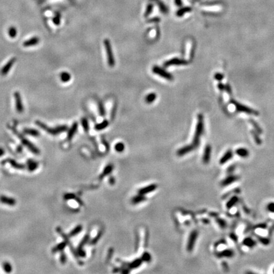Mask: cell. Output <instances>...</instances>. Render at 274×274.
I'll list each match as a JSON object with an SVG mask.
<instances>
[{
    "instance_id": "cell-13",
    "label": "cell",
    "mask_w": 274,
    "mask_h": 274,
    "mask_svg": "<svg viewBox=\"0 0 274 274\" xmlns=\"http://www.w3.org/2000/svg\"><path fill=\"white\" fill-rule=\"evenodd\" d=\"M39 39L37 37H33L32 38L29 39L28 40L26 41L25 42H24L23 43V46L24 47H30V46H33L34 45H36L39 43Z\"/></svg>"
},
{
    "instance_id": "cell-37",
    "label": "cell",
    "mask_w": 274,
    "mask_h": 274,
    "mask_svg": "<svg viewBox=\"0 0 274 274\" xmlns=\"http://www.w3.org/2000/svg\"><path fill=\"white\" fill-rule=\"evenodd\" d=\"M244 244L246 246H249V247H251V246H253V245H255V242L253 241V240H252L251 238H247L246 239H245V241H244Z\"/></svg>"
},
{
    "instance_id": "cell-14",
    "label": "cell",
    "mask_w": 274,
    "mask_h": 274,
    "mask_svg": "<svg viewBox=\"0 0 274 274\" xmlns=\"http://www.w3.org/2000/svg\"><path fill=\"white\" fill-rule=\"evenodd\" d=\"M77 127H78L77 123L74 122V124L73 125V126H71V128H70V129L68 130V132L67 133V139L68 140H72V138H73L74 135H75V133H76V132L77 131Z\"/></svg>"
},
{
    "instance_id": "cell-11",
    "label": "cell",
    "mask_w": 274,
    "mask_h": 274,
    "mask_svg": "<svg viewBox=\"0 0 274 274\" xmlns=\"http://www.w3.org/2000/svg\"><path fill=\"white\" fill-rule=\"evenodd\" d=\"M233 103H234V104H235L236 108H237V110L239 111L243 112H246V113H248V114H257V112H255V111L252 110L251 109L248 108L247 107H246V106L242 105L240 104H239V103H237V102H234Z\"/></svg>"
},
{
    "instance_id": "cell-26",
    "label": "cell",
    "mask_w": 274,
    "mask_h": 274,
    "mask_svg": "<svg viewBox=\"0 0 274 274\" xmlns=\"http://www.w3.org/2000/svg\"><path fill=\"white\" fill-rule=\"evenodd\" d=\"M82 229H83V227H82L81 225H77V227H75L73 230L69 233V237H74V236H76L80 232H81Z\"/></svg>"
},
{
    "instance_id": "cell-43",
    "label": "cell",
    "mask_w": 274,
    "mask_h": 274,
    "mask_svg": "<svg viewBox=\"0 0 274 274\" xmlns=\"http://www.w3.org/2000/svg\"><path fill=\"white\" fill-rule=\"evenodd\" d=\"M53 22H54L55 24L56 25H59V24L60 22V15H57V16L53 19Z\"/></svg>"
},
{
    "instance_id": "cell-25",
    "label": "cell",
    "mask_w": 274,
    "mask_h": 274,
    "mask_svg": "<svg viewBox=\"0 0 274 274\" xmlns=\"http://www.w3.org/2000/svg\"><path fill=\"white\" fill-rule=\"evenodd\" d=\"M232 155H233V154H232V152L231 151V150H228V151H227V152L225 153V155L223 156V157L221 159L220 163L221 164H224L227 161H228V160H230L232 158Z\"/></svg>"
},
{
    "instance_id": "cell-21",
    "label": "cell",
    "mask_w": 274,
    "mask_h": 274,
    "mask_svg": "<svg viewBox=\"0 0 274 274\" xmlns=\"http://www.w3.org/2000/svg\"><path fill=\"white\" fill-rule=\"evenodd\" d=\"M60 80L62 81L63 83H67L71 79V76L67 72H63V73L60 74Z\"/></svg>"
},
{
    "instance_id": "cell-22",
    "label": "cell",
    "mask_w": 274,
    "mask_h": 274,
    "mask_svg": "<svg viewBox=\"0 0 274 274\" xmlns=\"http://www.w3.org/2000/svg\"><path fill=\"white\" fill-rule=\"evenodd\" d=\"M112 170H113V166L111 165V164H109V165L106 166L105 167V169L104 170V171H103V173L100 175V179H102L104 176L108 175V174H109L112 172Z\"/></svg>"
},
{
    "instance_id": "cell-38",
    "label": "cell",
    "mask_w": 274,
    "mask_h": 274,
    "mask_svg": "<svg viewBox=\"0 0 274 274\" xmlns=\"http://www.w3.org/2000/svg\"><path fill=\"white\" fill-rule=\"evenodd\" d=\"M75 198H76V196L74 194H66L64 196V199L66 200L74 199Z\"/></svg>"
},
{
    "instance_id": "cell-46",
    "label": "cell",
    "mask_w": 274,
    "mask_h": 274,
    "mask_svg": "<svg viewBox=\"0 0 274 274\" xmlns=\"http://www.w3.org/2000/svg\"><path fill=\"white\" fill-rule=\"evenodd\" d=\"M268 209L269 211H272V212H274V204L273 203L270 204L268 206Z\"/></svg>"
},
{
    "instance_id": "cell-49",
    "label": "cell",
    "mask_w": 274,
    "mask_h": 274,
    "mask_svg": "<svg viewBox=\"0 0 274 274\" xmlns=\"http://www.w3.org/2000/svg\"><path fill=\"white\" fill-rule=\"evenodd\" d=\"M273 272H274V270H273Z\"/></svg>"
},
{
    "instance_id": "cell-35",
    "label": "cell",
    "mask_w": 274,
    "mask_h": 274,
    "mask_svg": "<svg viewBox=\"0 0 274 274\" xmlns=\"http://www.w3.org/2000/svg\"><path fill=\"white\" fill-rule=\"evenodd\" d=\"M142 259L144 262H150L151 259V256L149 253H144L142 256Z\"/></svg>"
},
{
    "instance_id": "cell-33",
    "label": "cell",
    "mask_w": 274,
    "mask_h": 274,
    "mask_svg": "<svg viewBox=\"0 0 274 274\" xmlns=\"http://www.w3.org/2000/svg\"><path fill=\"white\" fill-rule=\"evenodd\" d=\"M115 150L118 152H121L125 150V145L122 143H118L115 145Z\"/></svg>"
},
{
    "instance_id": "cell-6",
    "label": "cell",
    "mask_w": 274,
    "mask_h": 274,
    "mask_svg": "<svg viewBox=\"0 0 274 274\" xmlns=\"http://www.w3.org/2000/svg\"><path fill=\"white\" fill-rule=\"evenodd\" d=\"M197 235H198V233L196 230H194L191 232L189 239H188V244H187V251H191L193 249L194 245H195V242H196V241Z\"/></svg>"
},
{
    "instance_id": "cell-4",
    "label": "cell",
    "mask_w": 274,
    "mask_h": 274,
    "mask_svg": "<svg viewBox=\"0 0 274 274\" xmlns=\"http://www.w3.org/2000/svg\"><path fill=\"white\" fill-rule=\"evenodd\" d=\"M104 46L106 51V53H107V60L109 66L113 67L115 64V60L114 58V55H113L112 49L111 45V43L109 42L108 39L104 40Z\"/></svg>"
},
{
    "instance_id": "cell-24",
    "label": "cell",
    "mask_w": 274,
    "mask_h": 274,
    "mask_svg": "<svg viewBox=\"0 0 274 274\" xmlns=\"http://www.w3.org/2000/svg\"><path fill=\"white\" fill-rule=\"evenodd\" d=\"M142 258H138L134 260L133 262H131L130 264L129 265V268L130 269H134L136 268H138V266L141 265L142 263Z\"/></svg>"
},
{
    "instance_id": "cell-2",
    "label": "cell",
    "mask_w": 274,
    "mask_h": 274,
    "mask_svg": "<svg viewBox=\"0 0 274 274\" xmlns=\"http://www.w3.org/2000/svg\"><path fill=\"white\" fill-rule=\"evenodd\" d=\"M36 125L37 126H39L41 128L43 129V130H44V131H46L47 133H50V134L53 135L60 134V133H63L64 131H66V130L67 129V126H66V125L59 126H57V127H55V128H50L48 127V126H47L45 124H44L43 122H41V121H37L36 122Z\"/></svg>"
},
{
    "instance_id": "cell-3",
    "label": "cell",
    "mask_w": 274,
    "mask_h": 274,
    "mask_svg": "<svg viewBox=\"0 0 274 274\" xmlns=\"http://www.w3.org/2000/svg\"><path fill=\"white\" fill-rule=\"evenodd\" d=\"M11 129H12V131H13V133H15V134L17 135V136L19 137V138L21 140V142H22V144L26 146L27 149H28L29 150H30V151H31L33 154H39V149L37 148V147L34 145V144H33V143L30 142L29 140H28L27 139H26V138H24V137L21 134H20V133L17 131L16 129H15L14 128H11Z\"/></svg>"
},
{
    "instance_id": "cell-17",
    "label": "cell",
    "mask_w": 274,
    "mask_h": 274,
    "mask_svg": "<svg viewBox=\"0 0 274 274\" xmlns=\"http://www.w3.org/2000/svg\"><path fill=\"white\" fill-rule=\"evenodd\" d=\"M38 166H39L38 163L35 161L30 159L27 161V168H28L29 171H35L37 168Z\"/></svg>"
},
{
    "instance_id": "cell-23",
    "label": "cell",
    "mask_w": 274,
    "mask_h": 274,
    "mask_svg": "<svg viewBox=\"0 0 274 274\" xmlns=\"http://www.w3.org/2000/svg\"><path fill=\"white\" fill-rule=\"evenodd\" d=\"M145 199H146V198L144 196V195H142L139 194V195H138V196H136L132 199L131 202L133 203V204H138L140 203H141V202L144 201Z\"/></svg>"
},
{
    "instance_id": "cell-30",
    "label": "cell",
    "mask_w": 274,
    "mask_h": 274,
    "mask_svg": "<svg viewBox=\"0 0 274 274\" xmlns=\"http://www.w3.org/2000/svg\"><path fill=\"white\" fill-rule=\"evenodd\" d=\"M236 153H237V155L244 157H247L249 155L248 151L245 149H239L236 150Z\"/></svg>"
},
{
    "instance_id": "cell-12",
    "label": "cell",
    "mask_w": 274,
    "mask_h": 274,
    "mask_svg": "<svg viewBox=\"0 0 274 274\" xmlns=\"http://www.w3.org/2000/svg\"><path fill=\"white\" fill-rule=\"evenodd\" d=\"M157 188V185L155 184H152L150 185L149 186H147L144 188H142L141 189H140L138 190V194H142V195H145L147 194H149L151 192H153Z\"/></svg>"
},
{
    "instance_id": "cell-19",
    "label": "cell",
    "mask_w": 274,
    "mask_h": 274,
    "mask_svg": "<svg viewBox=\"0 0 274 274\" xmlns=\"http://www.w3.org/2000/svg\"><path fill=\"white\" fill-rule=\"evenodd\" d=\"M24 132L27 135H29L30 136H39L40 135L39 132L36 129H30V128H26L24 129Z\"/></svg>"
},
{
    "instance_id": "cell-31",
    "label": "cell",
    "mask_w": 274,
    "mask_h": 274,
    "mask_svg": "<svg viewBox=\"0 0 274 274\" xmlns=\"http://www.w3.org/2000/svg\"><path fill=\"white\" fill-rule=\"evenodd\" d=\"M17 34V29L14 27H10L8 29V35L9 36L11 37V38H14V37H16Z\"/></svg>"
},
{
    "instance_id": "cell-47",
    "label": "cell",
    "mask_w": 274,
    "mask_h": 274,
    "mask_svg": "<svg viewBox=\"0 0 274 274\" xmlns=\"http://www.w3.org/2000/svg\"><path fill=\"white\" fill-rule=\"evenodd\" d=\"M215 78L217 79V80L220 81L221 80H222V79H223V76L220 74H217L215 75Z\"/></svg>"
},
{
    "instance_id": "cell-7",
    "label": "cell",
    "mask_w": 274,
    "mask_h": 274,
    "mask_svg": "<svg viewBox=\"0 0 274 274\" xmlns=\"http://www.w3.org/2000/svg\"><path fill=\"white\" fill-rule=\"evenodd\" d=\"M187 64L188 62L186 60L178 59V58H173V59L166 61L164 63V66L169 67L171 66H180V65H186Z\"/></svg>"
},
{
    "instance_id": "cell-1",
    "label": "cell",
    "mask_w": 274,
    "mask_h": 274,
    "mask_svg": "<svg viewBox=\"0 0 274 274\" xmlns=\"http://www.w3.org/2000/svg\"><path fill=\"white\" fill-rule=\"evenodd\" d=\"M204 130V122H203V117L202 115H199L198 116V122L196 126V132H195L194 138L193 140L192 145L194 148L199 145V139L201 135L203 134Z\"/></svg>"
},
{
    "instance_id": "cell-5",
    "label": "cell",
    "mask_w": 274,
    "mask_h": 274,
    "mask_svg": "<svg viewBox=\"0 0 274 274\" xmlns=\"http://www.w3.org/2000/svg\"><path fill=\"white\" fill-rule=\"evenodd\" d=\"M152 72L154 74L159 75L161 77L166 79L167 80H172L173 79V76L170 73H167L165 70H164L163 68L158 66H154L152 68Z\"/></svg>"
},
{
    "instance_id": "cell-20",
    "label": "cell",
    "mask_w": 274,
    "mask_h": 274,
    "mask_svg": "<svg viewBox=\"0 0 274 274\" xmlns=\"http://www.w3.org/2000/svg\"><path fill=\"white\" fill-rule=\"evenodd\" d=\"M66 246H67V242H66L64 241L62 242H60V243H59V244H57L56 246H55V247L53 249V250H52V251L53 253H57V252H59V251H63L64 249L66 247Z\"/></svg>"
},
{
    "instance_id": "cell-42",
    "label": "cell",
    "mask_w": 274,
    "mask_h": 274,
    "mask_svg": "<svg viewBox=\"0 0 274 274\" xmlns=\"http://www.w3.org/2000/svg\"><path fill=\"white\" fill-rule=\"evenodd\" d=\"M189 11H190L189 8H184V9H182V10H180V11L177 13V15L179 16H181V15H183V14L184 13L189 12Z\"/></svg>"
},
{
    "instance_id": "cell-41",
    "label": "cell",
    "mask_w": 274,
    "mask_h": 274,
    "mask_svg": "<svg viewBox=\"0 0 274 274\" xmlns=\"http://www.w3.org/2000/svg\"><path fill=\"white\" fill-rule=\"evenodd\" d=\"M99 112H100V114L102 116H104L105 115V109L104 108V106L102 104H99Z\"/></svg>"
},
{
    "instance_id": "cell-44",
    "label": "cell",
    "mask_w": 274,
    "mask_h": 274,
    "mask_svg": "<svg viewBox=\"0 0 274 274\" xmlns=\"http://www.w3.org/2000/svg\"><path fill=\"white\" fill-rule=\"evenodd\" d=\"M232 255V252L231 251H225L224 252H223V254H222V256H228V257H230Z\"/></svg>"
},
{
    "instance_id": "cell-48",
    "label": "cell",
    "mask_w": 274,
    "mask_h": 274,
    "mask_svg": "<svg viewBox=\"0 0 274 274\" xmlns=\"http://www.w3.org/2000/svg\"><path fill=\"white\" fill-rule=\"evenodd\" d=\"M5 154V150L2 148H0V157H1Z\"/></svg>"
},
{
    "instance_id": "cell-29",
    "label": "cell",
    "mask_w": 274,
    "mask_h": 274,
    "mask_svg": "<svg viewBox=\"0 0 274 274\" xmlns=\"http://www.w3.org/2000/svg\"><path fill=\"white\" fill-rule=\"evenodd\" d=\"M3 268L6 273H10L12 271V266L8 262H4L3 264Z\"/></svg>"
},
{
    "instance_id": "cell-18",
    "label": "cell",
    "mask_w": 274,
    "mask_h": 274,
    "mask_svg": "<svg viewBox=\"0 0 274 274\" xmlns=\"http://www.w3.org/2000/svg\"><path fill=\"white\" fill-rule=\"evenodd\" d=\"M211 156V147L210 145L206 147L204 150V154L203 156V161L204 163H208L210 161Z\"/></svg>"
},
{
    "instance_id": "cell-45",
    "label": "cell",
    "mask_w": 274,
    "mask_h": 274,
    "mask_svg": "<svg viewBox=\"0 0 274 274\" xmlns=\"http://www.w3.org/2000/svg\"><path fill=\"white\" fill-rule=\"evenodd\" d=\"M77 253H78V255H80V256H81V257H84L86 255L85 252L82 249H78Z\"/></svg>"
},
{
    "instance_id": "cell-39",
    "label": "cell",
    "mask_w": 274,
    "mask_h": 274,
    "mask_svg": "<svg viewBox=\"0 0 274 274\" xmlns=\"http://www.w3.org/2000/svg\"><path fill=\"white\" fill-rule=\"evenodd\" d=\"M60 262L62 263V264H64L67 261V256L66 255L64 254V253H62L60 255Z\"/></svg>"
},
{
    "instance_id": "cell-9",
    "label": "cell",
    "mask_w": 274,
    "mask_h": 274,
    "mask_svg": "<svg viewBox=\"0 0 274 274\" xmlns=\"http://www.w3.org/2000/svg\"><path fill=\"white\" fill-rule=\"evenodd\" d=\"M16 60V58H12V59H10L8 62L5 65L4 67L2 68V69L1 70V74L3 75V76L9 73L10 70L12 68L13 64L15 63Z\"/></svg>"
},
{
    "instance_id": "cell-34",
    "label": "cell",
    "mask_w": 274,
    "mask_h": 274,
    "mask_svg": "<svg viewBox=\"0 0 274 274\" xmlns=\"http://www.w3.org/2000/svg\"><path fill=\"white\" fill-rule=\"evenodd\" d=\"M81 124L83 126V128L85 131H88L89 129V125L87 119L86 118H83L81 119Z\"/></svg>"
},
{
    "instance_id": "cell-15",
    "label": "cell",
    "mask_w": 274,
    "mask_h": 274,
    "mask_svg": "<svg viewBox=\"0 0 274 274\" xmlns=\"http://www.w3.org/2000/svg\"><path fill=\"white\" fill-rule=\"evenodd\" d=\"M3 162H7L10 165H11L13 168H15V169H17V170H23V169H24V166L23 165V164H19L17 163V161H15V160H13V159H7V160H6V161H4Z\"/></svg>"
},
{
    "instance_id": "cell-16",
    "label": "cell",
    "mask_w": 274,
    "mask_h": 274,
    "mask_svg": "<svg viewBox=\"0 0 274 274\" xmlns=\"http://www.w3.org/2000/svg\"><path fill=\"white\" fill-rule=\"evenodd\" d=\"M194 149V147L192 145H188V146H185L184 147H182V148L179 149L178 150L177 154L179 156H183L185 154H186L190 152L191 150H192Z\"/></svg>"
},
{
    "instance_id": "cell-36",
    "label": "cell",
    "mask_w": 274,
    "mask_h": 274,
    "mask_svg": "<svg viewBox=\"0 0 274 274\" xmlns=\"http://www.w3.org/2000/svg\"><path fill=\"white\" fill-rule=\"evenodd\" d=\"M89 238H90V237H89V235H86L85 237L83 238V239L82 240V241L81 242L80 246H79L78 249H82V248H83V246H84L86 244V242L88 241Z\"/></svg>"
},
{
    "instance_id": "cell-27",
    "label": "cell",
    "mask_w": 274,
    "mask_h": 274,
    "mask_svg": "<svg viewBox=\"0 0 274 274\" xmlns=\"http://www.w3.org/2000/svg\"><path fill=\"white\" fill-rule=\"evenodd\" d=\"M109 125V122L107 120H104V121L99 123V124L95 126V129L97 130H102L104 129L105 128L107 127V126Z\"/></svg>"
},
{
    "instance_id": "cell-40",
    "label": "cell",
    "mask_w": 274,
    "mask_h": 274,
    "mask_svg": "<svg viewBox=\"0 0 274 274\" xmlns=\"http://www.w3.org/2000/svg\"><path fill=\"white\" fill-rule=\"evenodd\" d=\"M237 201V197H234L233 199H232L230 201V202H229V203H228L227 206H228V207H231V206H232L233 205L235 204V202Z\"/></svg>"
},
{
    "instance_id": "cell-32",
    "label": "cell",
    "mask_w": 274,
    "mask_h": 274,
    "mask_svg": "<svg viewBox=\"0 0 274 274\" xmlns=\"http://www.w3.org/2000/svg\"><path fill=\"white\" fill-rule=\"evenodd\" d=\"M236 180H237V178H236L235 176H230L223 181V185H227L231 183L232 182L235 181Z\"/></svg>"
},
{
    "instance_id": "cell-10",
    "label": "cell",
    "mask_w": 274,
    "mask_h": 274,
    "mask_svg": "<svg viewBox=\"0 0 274 274\" xmlns=\"http://www.w3.org/2000/svg\"><path fill=\"white\" fill-rule=\"evenodd\" d=\"M0 202L3 204L13 206L16 204V200L12 197H10L5 196H0Z\"/></svg>"
},
{
    "instance_id": "cell-8",
    "label": "cell",
    "mask_w": 274,
    "mask_h": 274,
    "mask_svg": "<svg viewBox=\"0 0 274 274\" xmlns=\"http://www.w3.org/2000/svg\"><path fill=\"white\" fill-rule=\"evenodd\" d=\"M14 98L15 100V105L17 111L19 113H22L24 111V106L22 104V100L21 98V95L18 91H16L14 93Z\"/></svg>"
},
{
    "instance_id": "cell-28",
    "label": "cell",
    "mask_w": 274,
    "mask_h": 274,
    "mask_svg": "<svg viewBox=\"0 0 274 274\" xmlns=\"http://www.w3.org/2000/svg\"><path fill=\"white\" fill-rule=\"evenodd\" d=\"M156 99V95L155 93H150L148 95H147L145 97V102L147 104H151L154 100Z\"/></svg>"
}]
</instances>
